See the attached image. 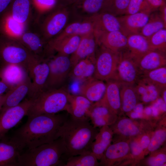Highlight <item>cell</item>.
<instances>
[{"instance_id": "6da1fadb", "label": "cell", "mask_w": 166, "mask_h": 166, "mask_svg": "<svg viewBox=\"0 0 166 166\" xmlns=\"http://www.w3.org/2000/svg\"><path fill=\"white\" fill-rule=\"evenodd\" d=\"M63 114H42L28 118L27 122L14 132L10 140L21 152L57 139L59 129L67 119Z\"/></svg>"}, {"instance_id": "7a4b0ae2", "label": "cell", "mask_w": 166, "mask_h": 166, "mask_svg": "<svg viewBox=\"0 0 166 166\" xmlns=\"http://www.w3.org/2000/svg\"><path fill=\"white\" fill-rule=\"evenodd\" d=\"M98 132L89 120L70 117L60 127L57 137L63 140L69 157L91 151L92 144Z\"/></svg>"}, {"instance_id": "3957f363", "label": "cell", "mask_w": 166, "mask_h": 166, "mask_svg": "<svg viewBox=\"0 0 166 166\" xmlns=\"http://www.w3.org/2000/svg\"><path fill=\"white\" fill-rule=\"evenodd\" d=\"M65 144L61 138L52 142L28 149L18 156L16 166H55L59 165L62 155L67 154Z\"/></svg>"}, {"instance_id": "277c9868", "label": "cell", "mask_w": 166, "mask_h": 166, "mask_svg": "<svg viewBox=\"0 0 166 166\" xmlns=\"http://www.w3.org/2000/svg\"><path fill=\"white\" fill-rule=\"evenodd\" d=\"M71 17L70 6H65L56 4L50 9L40 14L32 28L49 43L70 23Z\"/></svg>"}, {"instance_id": "5b68a950", "label": "cell", "mask_w": 166, "mask_h": 166, "mask_svg": "<svg viewBox=\"0 0 166 166\" xmlns=\"http://www.w3.org/2000/svg\"><path fill=\"white\" fill-rule=\"evenodd\" d=\"M39 61L18 40L0 35V68L17 64L24 67L29 73Z\"/></svg>"}, {"instance_id": "8992f818", "label": "cell", "mask_w": 166, "mask_h": 166, "mask_svg": "<svg viewBox=\"0 0 166 166\" xmlns=\"http://www.w3.org/2000/svg\"><path fill=\"white\" fill-rule=\"evenodd\" d=\"M69 93L64 86L44 91L34 99L27 116L30 118L42 114H56L66 111Z\"/></svg>"}, {"instance_id": "52a82bcc", "label": "cell", "mask_w": 166, "mask_h": 166, "mask_svg": "<svg viewBox=\"0 0 166 166\" xmlns=\"http://www.w3.org/2000/svg\"><path fill=\"white\" fill-rule=\"evenodd\" d=\"M120 54L98 45L95 53V69L93 77L105 81L115 79Z\"/></svg>"}, {"instance_id": "ba28073f", "label": "cell", "mask_w": 166, "mask_h": 166, "mask_svg": "<svg viewBox=\"0 0 166 166\" xmlns=\"http://www.w3.org/2000/svg\"><path fill=\"white\" fill-rule=\"evenodd\" d=\"M48 63L49 72L44 91L63 86L71 69L69 56L57 53L49 59Z\"/></svg>"}, {"instance_id": "9c48e42d", "label": "cell", "mask_w": 166, "mask_h": 166, "mask_svg": "<svg viewBox=\"0 0 166 166\" xmlns=\"http://www.w3.org/2000/svg\"><path fill=\"white\" fill-rule=\"evenodd\" d=\"M33 100L27 97L18 105L0 113V140L4 139L8 131L27 116Z\"/></svg>"}, {"instance_id": "30bf717a", "label": "cell", "mask_w": 166, "mask_h": 166, "mask_svg": "<svg viewBox=\"0 0 166 166\" xmlns=\"http://www.w3.org/2000/svg\"><path fill=\"white\" fill-rule=\"evenodd\" d=\"M141 76L137 61L125 51L121 53L115 79L122 84L134 85Z\"/></svg>"}, {"instance_id": "8fae6325", "label": "cell", "mask_w": 166, "mask_h": 166, "mask_svg": "<svg viewBox=\"0 0 166 166\" xmlns=\"http://www.w3.org/2000/svg\"><path fill=\"white\" fill-rule=\"evenodd\" d=\"M17 40L39 61L48 59L51 56L48 43L33 28L25 31Z\"/></svg>"}, {"instance_id": "7c38bea8", "label": "cell", "mask_w": 166, "mask_h": 166, "mask_svg": "<svg viewBox=\"0 0 166 166\" xmlns=\"http://www.w3.org/2000/svg\"><path fill=\"white\" fill-rule=\"evenodd\" d=\"M7 8L12 18L26 31L33 25L36 16L33 0H13Z\"/></svg>"}, {"instance_id": "4fadbf2b", "label": "cell", "mask_w": 166, "mask_h": 166, "mask_svg": "<svg viewBox=\"0 0 166 166\" xmlns=\"http://www.w3.org/2000/svg\"><path fill=\"white\" fill-rule=\"evenodd\" d=\"M48 60L38 61L29 72L32 81L27 98L34 99L44 91L49 72Z\"/></svg>"}, {"instance_id": "5bb4252c", "label": "cell", "mask_w": 166, "mask_h": 166, "mask_svg": "<svg viewBox=\"0 0 166 166\" xmlns=\"http://www.w3.org/2000/svg\"><path fill=\"white\" fill-rule=\"evenodd\" d=\"M106 0H79L70 5L71 21L89 18L101 12Z\"/></svg>"}, {"instance_id": "9a60e30c", "label": "cell", "mask_w": 166, "mask_h": 166, "mask_svg": "<svg viewBox=\"0 0 166 166\" xmlns=\"http://www.w3.org/2000/svg\"><path fill=\"white\" fill-rule=\"evenodd\" d=\"M94 34L98 45L104 46L119 53L123 52L127 48V37L120 31Z\"/></svg>"}, {"instance_id": "2e32d148", "label": "cell", "mask_w": 166, "mask_h": 166, "mask_svg": "<svg viewBox=\"0 0 166 166\" xmlns=\"http://www.w3.org/2000/svg\"><path fill=\"white\" fill-rule=\"evenodd\" d=\"M150 14L140 12L117 17L120 25L121 31L127 36L140 34L141 29L147 22Z\"/></svg>"}, {"instance_id": "e0dca14e", "label": "cell", "mask_w": 166, "mask_h": 166, "mask_svg": "<svg viewBox=\"0 0 166 166\" xmlns=\"http://www.w3.org/2000/svg\"><path fill=\"white\" fill-rule=\"evenodd\" d=\"M93 103L81 95L69 93L66 111L73 118L89 120V112Z\"/></svg>"}, {"instance_id": "ac0fdd59", "label": "cell", "mask_w": 166, "mask_h": 166, "mask_svg": "<svg viewBox=\"0 0 166 166\" xmlns=\"http://www.w3.org/2000/svg\"><path fill=\"white\" fill-rule=\"evenodd\" d=\"M97 46L93 32L82 36L77 49L70 57L71 69L80 61L95 55Z\"/></svg>"}, {"instance_id": "d6986e66", "label": "cell", "mask_w": 166, "mask_h": 166, "mask_svg": "<svg viewBox=\"0 0 166 166\" xmlns=\"http://www.w3.org/2000/svg\"><path fill=\"white\" fill-rule=\"evenodd\" d=\"M106 81L105 93L100 101L116 114L121 110L120 92L121 83L115 79H110Z\"/></svg>"}, {"instance_id": "ffe728a7", "label": "cell", "mask_w": 166, "mask_h": 166, "mask_svg": "<svg viewBox=\"0 0 166 166\" xmlns=\"http://www.w3.org/2000/svg\"><path fill=\"white\" fill-rule=\"evenodd\" d=\"M0 75L2 80L10 89L29 76L28 71L24 67L17 64H10L0 68Z\"/></svg>"}, {"instance_id": "44dd1931", "label": "cell", "mask_w": 166, "mask_h": 166, "mask_svg": "<svg viewBox=\"0 0 166 166\" xmlns=\"http://www.w3.org/2000/svg\"><path fill=\"white\" fill-rule=\"evenodd\" d=\"M116 114L101 101L93 103L89 112L90 120L95 128L112 124Z\"/></svg>"}, {"instance_id": "7402d4cb", "label": "cell", "mask_w": 166, "mask_h": 166, "mask_svg": "<svg viewBox=\"0 0 166 166\" xmlns=\"http://www.w3.org/2000/svg\"><path fill=\"white\" fill-rule=\"evenodd\" d=\"M137 65L142 75L150 71L166 66V52L152 50L138 60Z\"/></svg>"}, {"instance_id": "603a6c76", "label": "cell", "mask_w": 166, "mask_h": 166, "mask_svg": "<svg viewBox=\"0 0 166 166\" xmlns=\"http://www.w3.org/2000/svg\"><path fill=\"white\" fill-rule=\"evenodd\" d=\"M31 82V78L29 76L24 81L6 93V97L0 109V113L20 104L27 96Z\"/></svg>"}, {"instance_id": "cb8c5ba5", "label": "cell", "mask_w": 166, "mask_h": 166, "mask_svg": "<svg viewBox=\"0 0 166 166\" xmlns=\"http://www.w3.org/2000/svg\"><path fill=\"white\" fill-rule=\"evenodd\" d=\"M127 37V47L124 51L137 62L145 54L152 50L148 38L140 34H132Z\"/></svg>"}, {"instance_id": "d4e9b609", "label": "cell", "mask_w": 166, "mask_h": 166, "mask_svg": "<svg viewBox=\"0 0 166 166\" xmlns=\"http://www.w3.org/2000/svg\"><path fill=\"white\" fill-rule=\"evenodd\" d=\"M82 36L73 35L65 37L58 40L50 42L48 46L52 54L57 53L69 56L76 50Z\"/></svg>"}, {"instance_id": "484cf974", "label": "cell", "mask_w": 166, "mask_h": 166, "mask_svg": "<svg viewBox=\"0 0 166 166\" xmlns=\"http://www.w3.org/2000/svg\"><path fill=\"white\" fill-rule=\"evenodd\" d=\"M106 88V84L104 81L93 77L85 81L81 86L80 93L81 95L94 103L102 98Z\"/></svg>"}, {"instance_id": "4316f807", "label": "cell", "mask_w": 166, "mask_h": 166, "mask_svg": "<svg viewBox=\"0 0 166 166\" xmlns=\"http://www.w3.org/2000/svg\"><path fill=\"white\" fill-rule=\"evenodd\" d=\"M94 26V34L121 31L117 17L107 12H101L91 17Z\"/></svg>"}, {"instance_id": "83f0119b", "label": "cell", "mask_w": 166, "mask_h": 166, "mask_svg": "<svg viewBox=\"0 0 166 166\" xmlns=\"http://www.w3.org/2000/svg\"><path fill=\"white\" fill-rule=\"evenodd\" d=\"M94 26L91 18L70 22L55 38L50 41H55L73 35L83 36L93 32Z\"/></svg>"}, {"instance_id": "f1b7e54d", "label": "cell", "mask_w": 166, "mask_h": 166, "mask_svg": "<svg viewBox=\"0 0 166 166\" xmlns=\"http://www.w3.org/2000/svg\"><path fill=\"white\" fill-rule=\"evenodd\" d=\"M95 69L94 55L80 61L71 69L69 75L75 79L85 81L93 77Z\"/></svg>"}, {"instance_id": "f546056e", "label": "cell", "mask_w": 166, "mask_h": 166, "mask_svg": "<svg viewBox=\"0 0 166 166\" xmlns=\"http://www.w3.org/2000/svg\"><path fill=\"white\" fill-rule=\"evenodd\" d=\"M129 150V145L126 142L121 141L110 144L100 159L99 164L111 165L116 161L127 155Z\"/></svg>"}, {"instance_id": "4dcf8cb0", "label": "cell", "mask_w": 166, "mask_h": 166, "mask_svg": "<svg viewBox=\"0 0 166 166\" xmlns=\"http://www.w3.org/2000/svg\"><path fill=\"white\" fill-rule=\"evenodd\" d=\"M113 131L108 126L102 127L97 134L91 147V150L98 160H100L110 144Z\"/></svg>"}, {"instance_id": "1f68e13d", "label": "cell", "mask_w": 166, "mask_h": 166, "mask_svg": "<svg viewBox=\"0 0 166 166\" xmlns=\"http://www.w3.org/2000/svg\"><path fill=\"white\" fill-rule=\"evenodd\" d=\"M0 141V166H16L21 151L10 140Z\"/></svg>"}, {"instance_id": "d6a6232c", "label": "cell", "mask_w": 166, "mask_h": 166, "mask_svg": "<svg viewBox=\"0 0 166 166\" xmlns=\"http://www.w3.org/2000/svg\"><path fill=\"white\" fill-rule=\"evenodd\" d=\"M120 94L121 110L130 112L137 104L139 97L134 85L121 83Z\"/></svg>"}, {"instance_id": "836d02e7", "label": "cell", "mask_w": 166, "mask_h": 166, "mask_svg": "<svg viewBox=\"0 0 166 166\" xmlns=\"http://www.w3.org/2000/svg\"><path fill=\"white\" fill-rule=\"evenodd\" d=\"M135 84H136L134 85L139 97L140 96L145 102L155 100L161 92L156 86L141 78Z\"/></svg>"}, {"instance_id": "e575fe53", "label": "cell", "mask_w": 166, "mask_h": 166, "mask_svg": "<svg viewBox=\"0 0 166 166\" xmlns=\"http://www.w3.org/2000/svg\"><path fill=\"white\" fill-rule=\"evenodd\" d=\"M164 28H166V25L160 16L158 10L150 13L147 22L141 29L140 34L148 38Z\"/></svg>"}, {"instance_id": "d590c367", "label": "cell", "mask_w": 166, "mask_h": 166, "mask_svg": "<svg viewBox=\"0 0 166 166\" xmlns=\"http://www.w3.org/2000/svg\"><path fill=\"white\" fill-rule=\"evenodd\" d=\"M141 78L154 85L162 91L166 88V66L145 73Z\"/></svg>"}, {"instance_id": "8d00e7d4", "label": "cell", "mask_w": 166, "mask_h": 166, "mask_svg": "<svg viewBox=\"0 0 166 166\" xmlns=\"http://www.w3.org/2000/svg\"><path fill=\"white\" fill-rule=\"evenodd\" d=\"M95 155L92 151L69 157L64 166H96L99 165Z\"/></svg>"}, {"instance_id": "74e56055", "label": "cell", "mask_w": 166, "mask_h": 166, "mask_svg": "<svg viewBox=\"0 0 166 166\" xmlns=\"http://www.w3.org/2000/svg\"><path fill=\"white\" fill-rule=\"evenodd\" d=\"M130 0H106L101 12L118 17L124 15Z\"/></svg>"}, {"instance_id": "f35d334b", "label": "cell", "mask_w": 166, "mask_h": 166, "mask_svg": "<svg viewBox=\"0 0 166 166\" xmlns=\"http://www.w3.org/2000/svg\"><path fill=\"white\" fill-rule=\"evenodd\" d=\"M148 38L152 50L166 52V28L158 31Z\"/></svg>"}, {"instance_id": "ab89813d", "label": "cell", "mask_w": 166, "mask_h": 166, "mask_svg": "<svg viewBox=\"0 0 166 166\" xmlns=\"http://www.w3.org/2000/svg\"><path fill=\"white\" fill-rule=\"evenodd\" d=\"M117 128L121 134L126 136H135L140 132L138 127L128 118L121 120L117 124Z\"/></svg>"}, {"instance_id": "60d3db41", "label": "cell", "mask_w": 166, "mask_h": 166, "mask_svg": "<svg viewBox=\"0 0 166 166\" xmlns=\"http://www.w3.org/2000/svg\"><path fill=\"white\" fill-rule=\"evenodd\" d=\"M152 12L146 0H130L125 14H131L140 12L150 14Z\"/></svg>"}, {"instance_id": "b9f144b4", "label": "cell", "mask_w": 166, "mask_h": 166, "mask_svg": "<svg viewBox=\"0 0 166 166\" xmlns=\"http://www.w3.org/2000/svg\"><path fill=\"white\" fill-rule=\"evenodd\" d=\"M166 138V132L165 130H160L156 131L150 140L148 147L150 152L154 151L159 148L165 141Z\"/></svg>"}, {"instance_id": "7bdbcfd3", "label": "cell", "mask_w": 166, "mask_h": 166, "mask_svg": "<svg viewBox=\"0 0 166 166\" xmlns=\"http://www.w3.org/2000/svg\"><path fill=\"white\" fill-rule=\"evenodd\" d=\"M166 161L165 154L160 153L155 156L149 158L148 160V163L150 166H160L163 165L165 163Z\"/></svg>"}, {"instance_id": "ee69618b", "label": "cell", "mask_w": 166, "mask_h": 166, "mask_svg": "<svg viewBox=\"0 0 166 166\" xmlns=\"http://www.w3.org/2000/svg\"><path fill=\"white\" fill-rule=\"evenodd\" d=\"M129 147L132 154L134 156L140 155L143 150L140 144L135 141H133L130 143Z\"/></svg>"}, {"instance_id": "f6af8a7d", "label": "cell", "mask_w": 166, "mask_h": 166, "mask_svg": "<svg viewBox=\"0 0 166 166\" xmlns=\"http://www.w3.org/2000/svg\"><path fill=\"white\" fill-rule=\"evenodd\" d=\"M151 7L152 12L158 10L166 0H146Z\"/></svg>"}, {"instance_id": "bcb514c9", "label": "cell", "mask_w": 166, "mask_h": 166, "mask_svg": "<svg viewBox=\"0 0 166 166\" xmlns=\"http://www.w3.org/2000/svg\"><path fill=\"white\" fill-rule=\"evenodd\" d=\"M158 11L161 18L166 25V3H164L158 9Z\"/></svg>"}, {"instance_id": "7dc6e473", "label": "cell", "mask_w": 166, "mask_h": 166, "mask_svg": "<svg viewBox=\"0 0 166 166\" xmlns=\"http://www.w3.org/2000/svg\"><path fill=\"white\" fill-rule=\"evenodd\" d=\"M79 0H56V4L62 6H69Z\"/></svg>"}, {"instance_id": "c3c4849f", "label": "cell", "mask_w": 166, "mask_h": 166, "mask_svg": "<svg viewBox=\"0 0 166 166\" xmlns=\"http://www.w3.org/2000/svg\"><path fill=\"white\" fill-rule=\"evenodd\" d=\"M150 141V138L148 136L144 135L142 136L141 139L140 144L143 149L148 148Z\"/></svg>"}, {"instance_id": "681fc988", "label": "cell", "mask_w": 166, "mask_h": 166, "mask_svg": "<svg viewBox=\"0 0 166 166\" xmlns=\"http://www.w3.org/2000/svg\"><path fill=\"white\" fill-rule=\"evenodd\" d=\"M13 0H0V14L11 4Z\"/></svg>"}, {"instance_id": "f907efd6", "label": "cell", "mask_w": 166, "mask_h": 166, "mask_svg": "<svg viewBox=\"0 0 166 166\" xmlns=\"http://www.w3.org/2000/svg\"><path fill=\"white\" fill-rule=\"evenodd\" d=\"M10 89V87L2 80L0 75V94H4Z\"/></svg>"}, {"instance_id": "816d5d0a", "label": "cell", "mask_w": 166, "mask_h": 166, "mask_svg": "<svg viewBox=\"0 0 166 166\" xmlns=\"http://www.w3.org/2000/svg\"><path fill=\"white\" fill-rule=\"evenodd\" d=\"M134 112L139 113H142L143 106L142 104H137L133 109Z\"/></svg>"}, {"instance_id": "f5cc1de1", "label": "cell", "mask_w": 166, "mask_h": 166, "mask_svg": "<svg viewBox=\"0 0 166 166\" xmlns=\"http://www.w3.org/2000/svg\"><path fill=\"white\" fill-rule=\"evenodd\" d=\"M142 116V113H139L134 112H132L131 114V117L133 118H140Z\"/></svg>"}, {"instance_id": "db71d44e", "label": "cell", "mask_w": 166, "mask_h": 166, "mask_svg": "<svg viewBox=\"0 0 166 166\" xmlns=\"http://www.w3.org/2000/svg\"><path fill=\"white\" fill-rule=\"evenodd\" d=\"M152 109V113L153 115L155 116H157L158 114V110L157 107L153 106Z\"/></svg>"}, {"instance_id": "11a10c76", "label": "cell", "mask_w": 166, "mask_h": 166, "mask_svg": "<svg viewBox=\"0 0 166 166\" xmlns=\"http://www.w3.org/2000/svg\"><path fill=\"white\" fill-rule=\"evenodd\" d=\"M6 97V93L4 94H0V102L5 101Z\"/></svg>"}, {"instance_id": "9f6ffc18", "label": "cell", "mask_w": 166, "mask_h": 166, "mask_svg": "<svg viewBox=\"0 0 166 166\" xmlns=\"http://www.w3.org/2000/svg\"><path fill=\"white\" fill-rule=\"evenodd\" d=\"M145 112L146 114L150 115L152 113V109L148 107L145 108Z\"/></svg>"}, {"instance_id": "6f0895ef", "label": "cell", "mask_w": 166, "mask_h": 166, "mask_svg": "<svg viewBox=\"0 0 166 166\" xmlns=\"http://www.w3.org/2000/svg\"><path fill=\"white\" fill-rule=\"evenodd\" d=\"M163 91V96L164 103H166V88L162 90Z\"/></svg>"}, {"instance_id": "680465c9", "label": "cell", "mask_w": 166, "mask_h": 166, "mask_svg": "<svg viewBox=\"0 0 166 166\" xmlns=\"http://www.w3.org/2000/svg\"><path fill=\"white\" fill-rule=\"evenodd\" d=\"M4 101L2 102H0V109L2 108V105H3L4 103Z\"/></svg>"}]
</instances>
